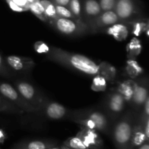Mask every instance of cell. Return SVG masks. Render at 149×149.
I'll list each match as a JSON object with an SVG mask.
<instances>
[{
	"label": "cell",
	"instance_id": "cell-3",
	"mask_svg": "<svg viewBox=\"0 0 149 149\" xmlns=\"http://www.w3.org/2000/svg\"><path fill=\"white\" fill-rule=\"evenodd\" d=\"M48 22L55 30L65 36L80 37L90 33L87 25L82 20L58 17Z\"/></svg>",
	"mask_w": 149,
	"mask_h": 149
},
{
	"label": "cell",
	"instance_id": "cell-33",
	"mask_svg": "<svg viewBox=\"0 0 149 149\" xmlns=\"http://www.w3.org/2000/svg\"><path fill=\"white\" fill-rule=\"evenodd\" d=\"M4 140H5V133L2 129H0V144L4 143Z\"/></svg>",
	"mask_w": 149,
	"mask_h": 149
},
{
	"label": "cell",
	"instance_id": "cell-22",
	"mask_svg": "<svg viewBox=\"0 0 149 149\" xmlns=\"http://www.w3.org/2000/svg\"><path fill=\"white\" fill-rule=\"evenodd\" d=\"M127 73L132 78H135L143 73V69L137 61L130 59L127 61L126 68Z\"/></svg>",
	"mask_w": 149,
	"mask_h": 149
},
{
	"label": "cell",
	"instance_id": "cell-20",
	"mask_svg": "<svg viewBox=\"0 0 149 149\" xmlns=\"http://www.w3.org/2000/svg\"><path fill=\"white\" fill-rule=\"evenodd\" d=\"M0 111L14 114H23V111L16 108L0 94Z\"/></svg>",
	"mask_w": 149,
	"mask_h": 149
},
{
	"label": "cell",
	"instance_id": "cell-30",
	"mask_svg": "<svg viewBox=\"0 0 149 149\" xmlns=\"http://www.w3.org/2000/svg\"><path fill=\"white\" fill-rule=\"evenodd\" d=\"M34 48L39 53H45L47 54L49 50V46H48L46 43L42 41L36 42L34 44Z\"/></svg>",
	"mask_w": 149,
	"mask_h": 149
},
{
	"label": "cell",
	"instance_id": "cell-19",
	"mask_svg": "<svg viewBox=\"0 0 149 149\" xmlns=\"http://www.w3.org/2000/svg\"><path fill=\"white\" fill-rule=\"evenodd\" d=\"M39 1L43 7L45 15H46L48 21L58 17L55 5L52 1H50L49 0H39Z\"/></svg>",
	"mask_w": 149,
	"mask_h": 149
},
{
	"label": "cell",
	"instance_id": "cell-36",
	"mask_svg": "<svg viewBox=\"0 0 149 149\" xmlns=\"http://www.w3.org/2000/svg\"><path fill=\"white\" fill-rule=\"evenodd\" d=\"M48 149H61V148H56V147H51Z\"/></svg>",
	"mask_w": 149,
	"mask_h": 149
},
{
	"label": "cell",
	"instance_id": "cell-32",
	"mask_svg": "<svg viewBox=\"0 0 149 149\" xmlns=\"http://www.w3.org/2000/svg\"><path fill=\"white\" fill-rule=\"evenodd\" d=\"M144 132H145L147 139L149 140V118L146 121L145 125H144Z\"/></svg>",
	"mask_w": 149,
	"mask_h": 149
},
{
	"label": "cell",
	"instance_id": "cell-25",
	"mask_svg": "<svg viewBox=\"0 0 149 149\" xmlns=\"http://www.w3.org/2000/svg\"><path fill=\"white\" fill-rule=\"evenodd\" d=\"M107 87V80L101 74L95 76L91 89L95 91H104Z\"/></svg>",
	"mask_w": 149,
	"mask_h": 149
},
{
	"label": "cell",
	"instance_id": "cell-17",
	"mask_svg": "<svg viewBox=\"0 0 149 149\" xmlns=\"http://www.w3.org/2000/svg\"><path fill=\"white\" fill-rule=\"evenodd\" d=\"M137 86V80H127L119 86L117 91L122 95L125 102L130 103Z\"/></svg>",
	"mask_w": 149,
	"mask_h": 149
},
{
	"label": "cell",
	"instance_id": "cell-13",
	"mask_svg": "<svg viewBox=\"0 0 149 149\" xmlns=\"http://www.w3.org/2000/svg\"><path fill=\"white\" fill-rule=\"evenodd\" d=\"M41 112H43L45 116L52 120L63 119L66 117H69L70 115L69 110L63 105L47 99L42 105Z\"/></svg>",
	"mask_w": 149,
	"mask_h": 149
},
{
	"label": "cell",
	"instance_id": "cell-29",
	"mask_svg": "<svg viewBox=\"0 0 149 149\" xmlns=\"http://www.w3.org/2000/svg\"><path fill=\"white\" fill-rule=\"evenodd\" d=\"M128 48H130V50H128V51H131L130 52L132 53V56H137L141 50V44L139 41L137 40L136 39H133V40L131 41L130 43L128 45Z\"/></svg>",
	"mask_w": 149,
	"mask_h": 149
},
{
	"label": "cell",
	"instance_id": "cell-31",
	"mask_svg": "<svg viewBox=\"0 0 149 149\" xmlns=\"http://www.w3.org/2000/svg\"><path fill=\"white\" fill-rule=\"evenodd\" d=\"M49 1H52L54 4L63 6V7H68L70 2V0H49Z\"/></svg>",
	"mask_w": 149,
	"mask_h": 149
},
{
	"label": "cell",
	"instance_id": "cell-12",
	"mask_svg": "<svg viewBox=\"0 0 149 149\" xmlns=\"http://www.w3.org/2000/svg\"><path fill=\"white\" fill-rule=\"evenodd\" d=\"M81 9L82 20L87 25L89 29L103 12L99 4L98 0H84L81 3Z\"/></svg>",
	"mask_w": 149,
	"mask_h": 149
},
{
	"label": "cell",
	"instance_id": "cell-24",
	"mask_svg": "<svg viewBox=\"0 0 149 149\" xmlns=\"http://www.w3.org/2000/svg\"><path fill=\"white\" fill-rule=\"evenodd\" d=\"M29 8L31 10L32 13L39 19L44 20V21H48L47 18L45 15V10H44L43 7L41 4L39 0H36V1L31 3L30 5H29Z\"/></svg>",
	"mask_w": 149,
	"mask_h": 149
},
{
	"label": "cell",
	"instance_id": "cell-5",
	"mask_svg": "<svg viewBox=\"0 0 149 149\" xmlns=\"http://www.w3.org/2000/svg\"><path fill=\"white\" fill-rule=\"evenodd\" d=\"M113 10L122 23H132L142 18L138 0H116Z\"/></svg>",
	"mask_w": 149,
	"mask_h": 149
},
{
	"label": "cell",
	"instance_id": "cell-14",
	"mask_svg": "<svg viewBox=\"0 0 149 149\" xmlns=\"http://www.w3.org/2000/svg\"><path fill=\"white\" fill-rule=\"evenodd\" d=\"M76 136L79 137L89 149H96L102 145V140L96 130L81 127Z\"/></svg>",
	"mask_w": 149,
	"mask_h": 149
},
{
	"label": "cell",
	"instance_id": "cell-11",
	"mask_svg": "<svg viewBox=\"0 0 149 149\" xmlns=\"http://www.w3.org/2000/svg\"><path fill=\"white\" fill-rule=\"evenodd\" d=\"M119 22L120 20L114 10L102 12L90 26V33L100 32Z\"/></svg>",
	"mask_w": 149,
	"mask_h": 149
},
{
	"label": "cell",
	"instance_id": "cell-23",
	"mask_svg": "<svg viewBox=\"0 0 149 149\" xmlns=\"http://www.w3.org/2000/svg\"><path fill=\"white\" fill-rule=\"evenodd\" d=\"M63 145L71 149H89L84 142L77 136L69 137L63 143Z\"/></svg>",
	"mask_w": 149,
	"mask_h": 149
},
{
	"label": "cell",
	"instance_id": "cell-7",
	"mask_svg": "<svg viewBox=\"0 0 149 149\" xmlns=\"http://www.w3.org/2000/svg\"><path fill=\"white\" fill-rule=\"evenodd\" d=\"M76 115L86 117L95 123L97 131L105 134L111 132V121L107 114L100 110L87 109L72 112Z\"/></svg>",
	"mask_w": 149,
	"mask_h": 149
},
{
	"label": "cell",
	"instance_id": "cell-27",
	"mask_svg": "<svg viewBox=\"0 0 149 149\" xmlns=\"http://www.w3.org/2000/svg\"><path fill=\"white\" fill-rule=\"evenodd\" d=\"M102 11H109L113 10L116 4V0H98Z\"/></svg>",
	"mask_w": 149,
	"mask_h": 149
},
{
	"label": "cell",
	"instance_id": "cell-1",
	"mask_svg": "<svg viewBox=\"0 0 149 149\" xmlns=\"http://www.w3.org/2000/svg\"><path fill=\"white\" fill-rule=\"evenodd\" d=\"M46 58L66 68L90 77H95L101 73L100 66L91 58L81 54L68 52L55 46H49Z\"/></svg>",
	"mask_w": 149,
	"mask_h": 149
},
{
	"label": "cell",
	"instance_id": "cell-26",
	"mask_svg": "<svg viewBox=\"0 0 149 149\" xmlns=\"http://www.w3.org/2000/svg\"><path fill=\"white\" fill-rule=\"evenodd\" d=\"M54 5L55 7V10H56V13L58 17L77 20L68 7L61 5H57V4H54Z\"/></svg>",
	"mask_w": 149,
	"mask_h": 149
},
{
	"label": "cell",
	"instance_id": "cell-16",
	"mask_svg": "<svg viewBox=\"0 0 149 149\" xmlns=\"http://www.w3.org/2000/svg\"><path fill=\"white\" fill-rule=\"evenodd\" d=\"M54 143L46 140H31L18 143L13 149H48L53 147Z\"/></svg>",
	"mask_w": 149,
	"mask_h": 149
},
{
	"label": "cell",
	"instance_id": "cell-21",
	"mask_svg": "<svg viewBox=\"0 0 149 149\" xmlns=\"http://www.w3.org/2000/svg\"><path fill=\"white\" fill-rule=\"evenodd\" d=\"M68 8L69 9L77 20H82V9H81V0H70Z\"/></svg>",
	"mask_w": 149,
	"mask_h": 149
},
{
	"label": "cell",
	"instance_id": "cell-15",
	"mask_svg": "<svg viewBox=\"0 0 149 149\" xmlns=\"http://www.w3.org/2000/svg\"><path fill=\"white\" fill-rule=\"evenodd\" d=\"M130 27H131L130 23L119 22L106 29V31L108 34L111 35L116 40L123 41L129 35Z\"/></svg>",
	"mask_w": 149,
	"mask_h": 149
},
{
	"label": "cell",
	"instance_id": "cell-6",
	"mask_svg": "<svg viewBox=\"0 0 149 149\" xmlns=\"http://www.w3.org/2000/svg\"><path fill=\"white\" fill-rule=\"evenodd\" d=\"M15 88L20 93L22 96L31 105H33L41 112V108L42 105L47 100L42 96V93L33 86L31 83L24 80H17L15 82Z\"/></svg>",
	"mask_w": 149,
	"mask_h": 149
},
{
	"label": "cell",
	"instance_id": "cell-28",
	"mask_svg": "<svg viewBox=\"0 0 149 149\" xmlns=\"http://www.w3.org/2000/svg\"><path fill=\"white\" fill-rule=\"evenodd\" d=\"M12 72H10V69L8 68L7 65L6 64L4 58L0 55V75L5 77H11Z\"/></svg>",
	"mask_w": 149,
	"mask_h": 149
},
{
	"label": "cell",
	"instance_id": "cell-2",
	"mask_svg": "<svg viewBox=\"0 0 149 149\" xmlns=\"http://www.w3.org/2000/svg\"><path fill=\"white\" fill-rule=\"evenodd\" d=\"M138 113L128 111L118 118L112 129V137L116 149H130L131 139Z\"/></svg>",
	"mask_w": 149,
	"mask_h": 149
},
{
	"label": "cell",
	"instance_id": "cell-37",
	"mask_svg": "<svg viewBox=\"0 0 149 149\" xmlns=\"http://www.w3.org/2000/svg\"><path fill=\"white\" fill-rule=\"evenodd\" d=\"M0 149H1V148H0Z\"/></svg>",
	"mask_w": 149,
	"mask_h": 149
},
{
	"label": "cell",
	"instance_id": "cell-10",
	"mask_svg": "<svg viewBox=\"0 0 149 149\" xmlns=\"http://www.w3.org/2000/svg\"><path fill=\"white\" fill-rule=\"evenodd\" d=\"M148 96V82L146 77H141L137 80V86L132 96L130 104L134 112H140L142 110L143 104Z\"/></svg>",
	"mask_w": 149,
	"mask_h": 149
},
{
	"label": "cell",
	"instance_id": "cell-9",
	"mask_svg": "<svg viewBox=\"0 0 149 149\" xmlns=\"http://www.w3.org/2000/svg\"><path fill=\"white\" fill-rule=\"evenodd\" d=\"M4 61L11 72H15L19 74H27L30 72L35 66L33 59L29 57L8 56Z\"/></svg>",
	"mask_w": 149,
	"mask_h": 149
},
{
	"label": "cell",
	"instance_id": "cell-34",
	"mask_svg": "<svg viewBox=\"0 0 149 149\" xmlns=\"http://www.w3.org/2000/svg\"><path fill=\"white\" fill-rule=\"evenodd\" d=\"M138 149H149L148 141L146 142L145 143H143V144L141 146H140Z\"/></svg>",
	"mask_w": 149,
	"mask_h": 149
},
{
	"label": "cell",
	"instance_id": "cell-35",
	"mask_svg": "<svg viewBox=\"0 0 149 149\" xmlns=\"http://www.w3.org/2000/svg\"><path fill=\"white\" fill-rule=\"evenodd\" d=\"M61 149H71V148H69L66 147V146L63 145L61 146Z\"/></svg>",
	"mask_w": 149,
	"mask_h": 149
},
{
	"label": "cell",
	"instance_id": "cell-8",
	"mask_svg": "<svg viewBox=\"0 0 149 149\" xmlns=\"http://www.w3.org/2000/svg\"><path fill=\"white\" fill-rule=\"evenodd\" d=\"M104 107L109 118L111 121H116L125 110L126 102L117 90L113 91L106 98Z\"/></svg>",
	"mask_w": 149,
	"mask_h": 149
},
{
	"label": "cell",
	"instance_id": "cell-18",
	"mask_svg": "<svg viewBox=\"0 0 149 149\" xmlns=\"http://www.w3.org/2000/svg\"><path fill=\"white\" fill-rule=\"evenodd\" d=\"M130 23L132 33L136 35V36H140L143 33H144L146 30H148V19H144L141 18L134 20L132 23Z\"/></svg>",
	"mask_w": 149,
	"mask_h": 149
},
{
	"label": "cell",
	"instance_id": "cell-4",
	"mask_svg": "<svg viewBox=\"0 0 149 149\" xmlns=\"http://www.w3.org/2000/svg\"><path fill=\"white\" fill-rule=\"evenodd\" d=\"M0 94L9 102L23 112L39 113L40 110L27 102L17 91V89L7 83H0Z\"/></svg>",
	"mask_w": 149,
	"mask_h": 149
}]
</instances>
